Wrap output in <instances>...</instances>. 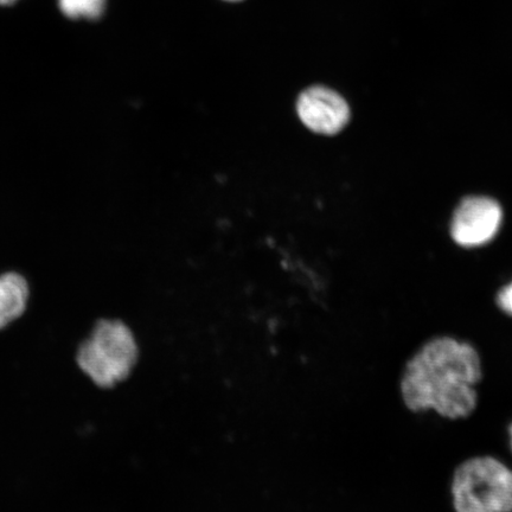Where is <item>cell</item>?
I'll return each instance as SVG.
<instances>
[{
  "label": "cell",
  "instance_id": "obj_8",
  "mask_svg": "<svg viewBox=\"0 0 512 512\" xmlns=\"http://www.w3.org/2000/svg\"><path fill=\"white\" fill-rule=\"evenodd\" d=\"M497 305L499 309L512 317V283L498 292Z\"/></svg>",
  "mask_w": 512,
  "mask_h": 512
},
{
  "label": "cell",
  "instance_id": "obj_5",
  "mask_svg": "<svg viewBox=\"0 0 512 512\" xmlns=\"http://www.w3.org/2000/svg\"><path fill=\"white\" fill-rule=\"evenodd\" d=\"M297 112L302 123L312 132L334 136L350 120V108L341 94L324 86L305 89L297 100Z\"/></svg>",
  "mask_w": 512,
  "mask_h": 512
},
{
  "label": "cell",
  "instance_id": "obj_7",
  "mask_svg": "<svg viewBox=\"0 0 512 512\" xmlns=\"http://www.w3.org/2000/svg\"><path fill=\"white\" fill-rule=\"evenodd\" d=\"M107 0H59L62 14L70 19L95 21L104 15Z\"/></svg>",
  "mask_w": 512,
  "mask_h": 512
},
{
  "label": "cell",
  "instance_id": "obj_10",
  "mask_svg": "<svg viewBox=\"0 0 512 512\" xmlns=\"http://www.w3.org/2000/svg\"><path fill=\"white\" fill-rule=\"evenodd\" d=\"M510 441H511V450H512V425L509 428Z\"/></svg>",
  "mask_w": 512,
  "mask_h": 512
},
{
  "label": "cell",
  "instance_id": "obj_3",
  "mask_svg": "<svg viewBox=\"0 0 512 512\" xmlns=\"http://www.w3.org/2000/svg\"><path fill=\"white\" fill-rule=\"evenodd\" d=\"M136 344L127 326L102 320L79 351V366L99 386L124 379L136 358Z\"/></svg>",
  "mask_w": 512,
  "mask_h": 512
},
{
  "label": "cell",
  "instance_id": "obj_2",
  "mask_svg": "<svg viewBox=\"0 0 512 512\" xmlns=\"http://www.w3.org/2000/svg\"><path fill=\"white\" fill-rule=\"evenodd\" d=\"M451 497L456 512H512V470L495 457L467 459L453 473Z\"/></svg>",
  "mask_w": 512,
  "mask_h": 512
},
{
  "label": "cell",
  "instance_id": "obj_9",
  "mask_svg": "<svg viewBox=\"0 0 512 512\" xmlns=\"http://www.w3.org/2000/svg\"><path fill=\"white\" fill-rule=\"evenodd\" d=\"M17 0H0V5L2 6H8L16 3Z\"/></svg>",
  "mask_w": 512,
  "mask_h": 512
},
{
  "label": "cell",
  "instance_id": "obj_1",
  "mask_svg": "<svg viewBox=\"0 0 512 512\" xmlns=\"http://www.w3.org/2000/svg\"><path fill=\"white\" fill-rule=\"evenodd\" d=\"M482 357L472 344L435 337L409 358L400 382L408 411H434L448 420L466 419L478 406Z\"/></svg>",
  "mask_w": 512,
  "mask_h": 512
},
{
  "label": "cell",
  "instance_id": "obj_4",
  "mask_svg": "<svg viewBox=\"0 0 512 512\" xmlns=\"http://www.w3.org/2000/svg\"><path fill=\"white\" fill-rule=\"evenodd\" d=\"M503 222L502 207L490 197H467L454 211L451 235L459 246L472 248L495 239Z\"/></svg>",
  "mask_w": 512,
  "mask_h": 512
},
{
  "label": "cell",
  "instance_id": "obj_11",
  "mask_svg": "<svg viewBox=\"0 0 512 512\" xmlns=\"http://www.w3.org/2000/svg\"><path fill=\"white\" fill-rule=\"evenodd\" d=\"M227 2H240V0H227Z\"/></svg>",
  "mask_w": 512,
  "mask_h": 512
},
{
  "label": "cell",
  "instance_id": "obj_6",
  "mask_svg": "<svg viewBox=\"0 0 512 512\" xmlns=\"http://www.w3.org/2000/svg\"><path fill=\"white\" fill-rule=\"evenodd\" d=\"M29 285L21 274L0 275V329H4L27 309Z\"/></svg>",
  "mask_w": 512,
  "mask_h": 512
}]
</instances>
